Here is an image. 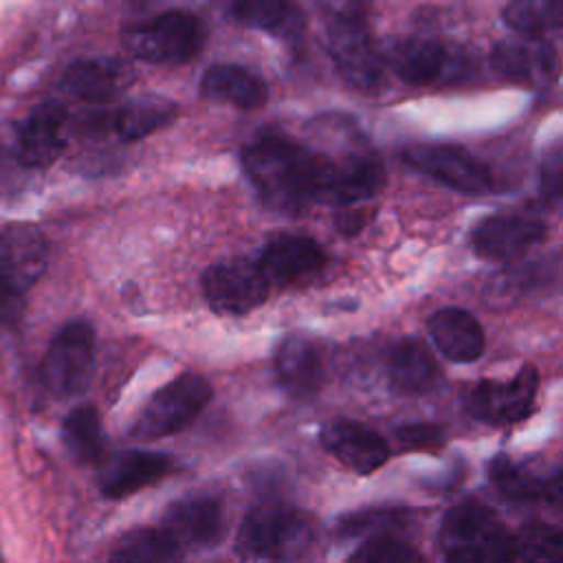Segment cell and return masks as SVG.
Here are the masks:
<instances>
[{
	"label": "cell",
	"instance_id": "1",
	"mask_svg": "<svg viewBox=\"0 0 563 563\" xmlns=\"http://www.w3.org/2000/svg\"><path fill=\"white\" fill-rule=\"evenodd\" d=\"M242 167L262 200L282 213H301L312 200L314 152L282 132H262L242 147Z\"/></svg>",
	"mask_w": 563,
	"mask_h": 563
},
{
	"label": "cell",
	"instance_id": "2",
	"mask_svg": "<svg viewBox=\"0 0 563 563\" xmlns=\"http://www.w3.org/2000/svg\"><path fill=\"white\" fill-rule=\"evenodd\" d=\"M314 539V521L301 508L282 501L253 506L235 537V552L249 561H284L301 556Z\"/></svg>",
	"mask_w": 563,
	"mask_h": 563
},
{
	"label": "cell",
	"instance_id": "3",
	"mask_svg": "<svg viewBox=\"0 0 563 563\" xmlns=\"http://www.w3.org/2000/svg\"><path fill=\"white\" fill-rule=\"evenodd\" d=\"M440 548L453 563H508L515 561L512 534L499 517L477 499L453 506L440 528Z\"/></svg>",
	"mask_w": 563,
	"mask_h": 563
},
{
	"label": "cell",
	"instance_id": "4",
	"mask_svg": "<svg viewBox=\"0 0 563 563\" xmlns=\"http://www.w3.org/2000/svg\"><path fill=\"white\" fill-rule=\"evenodd\" d=\"M205 37V24L187 11H167L121 33L125 51L150 64H185L200 53Z\"/></svg>",
	"mask_w": 563,
	"mask_h": 563
},
{
	"label": "cell",
	"instance_id": "5",
	"mask_svg": "<svg viewBox=\"0 0 563 563\" xmlns=\"http://www.w3.org/2000/svg\"><path fill=\"white\" fill-rule=\"evenodd\" d=\"M385 183V165L374 152H347L339 156L314 152V202L347 207L376 196Z\"/></svg>",
	"mask_w": 563,
	"mask_h": 563
},
{
	"label": "cell",
	"instance_id": "6",
	"mask_svg": "<svg viewBox=\"0 0 563 563\" xmlns=\"http://www.w3.org/2000/svg\"><path fill=\"white\" fill-rule=\"evenodd\" d=\"M211 400V385L207 378L185 372L161 387L132 427V435L156 440L172 435L194 422Z\"/></svg>",
	"mask_w": 563,
	"mask_h": 563
},
{
	"label": "cell",
	"instance_id": "7",
	"mask_svg": "<svg viewBox=\"0 0 563 563\" xmlns=\"http://www.w3.org/2000/svg\"><path fill=\"white\" fill-rule=\"evenodd\" d=\"M365 22L367 18L330 15L328 48L343 81L356 90L372 92L385 79V62Z\"/></svg>",
	"mask_w": 563,
	"mask_h": 563
},
{
	"label": "cell",
	"instance_id": "8",
	"mask_svg": "<svg viewBox=\"0 0 563 563\" xmlns=\"http://www.w3.org/2000/svg\"><path fill=\"white\" fill-rule=\"evenodd\" d=\"M95 363V332L86 321H68L51 339L44 361L42 378L46 387L62 398L86 389Z\"/></svg>",
	"mask_w": 563,
	"mask_h": 563
},
{
	"label": "cell",
	"instance_id": "9",
	"mask_svg": "<svg viewBox=\"0 0 563 563\" xmlns=\"http://www.w3.org/2000/svg\"><path fill=\"white\" fill-rule=\"evenodd\" d=\"M402 161L411 169L466 196H482L493 189L490 169L455 145L416 143L402 150Z\"/></svg>",
	"mask_w": 563,
	"mask_h": 563
},
{
	"label": "cell",
	"instance_id": "10",
	"mask_svg": "<svg viewBox=\"0 0 563 563\" xmlns=\"http://www.w3.org/2000/svg\"><path fill=\"white\" fill-rule=\"evenodd\" d=\"M202 295L218 314L242 317L266 301L271 284L257 262L231 260L209 266L200 279Z\"/></svg>",
	"mask_w": 563,
	"mask_h": 563
},
{
	"label": "cell",
	"instance_id": "11",
	"mask_svg": "<svg viewBox=\"0 0 563 563\" xmlns=\"http://www.w3.org/2000/svg\"><path fill=\"white\" fill-rule=\"evenodd\" d=\"M539 389V372L523 365L510 380H479L466 400L468 413L488 424H512L530 416Z\"/></svg>",
	"mask_w": 563,
	"mask_h": 563
},
{
	"label": "cell",
	"instance_id": "12",
	"mask_svg": "<svg viewBox=\"0 0 563 563\" xmlns=\"http://www.w3.org/2000/svg\"><path fill=\"white\" fill-rule=\"evenodd\" d=\"M383 55L385 66L409 86H429L457 75V57L438 40L411 35L394 40Z\"/></svg>",
	"mask_w": 563,
	"mask_h": 563
},
{
	"label": "cell",
	"instance_id": "13",
	"mask_svg": "<svg viewBox=\"0 0 563 563\" xmlns=\"http://www.w3.org/2000/svg\"><path fill=\"white\" fill-rule=\"evenodd\" d=\"M548 238V227L528 216H490L473 229V251L488 262H512Z\"/></svg>",
	"mask_w": 563,
	"mask_h": 563
},
{
	"label": "cell",
	"instance_id": "14",
	"mask_svg": "<svg viewBox=\"0 0 563 563\" xmlns=\"http://www.w3.org/2000/svg\"><path fill=\"white\" fill-rule=\"evenodd\" d=\"M328 264V255L321 244L308 235L277 233L260 253L257 266L268 284L288 286L299 279H308Z\"/></svg>",
	"mask_w": 563,
	"mask_h": 563
},
{
	"label": "cell",
	"instance_id": "15",
	"mask_svg": "<svg viewBox=\"0 0 563 563\" xmlns=\"http://www.w3.org/2000/svg\"><path fill=\"white\" fill-rule=\"evenodd\" d=\"M48 264V242L31 224H11L0 233V277L20 292L31 290Z\"/></svg>",
	"mask_w": 563,
	"mask_h": 563
},
{
	"label": "cell",
	"instance_id": "16",
	"mask_svg": "<svg viewBox=\"0 0 563 563\" xmlns=\"http://www.w3.org/2000/svg\"><path fill=\"white\" fill-rule=\"evenodd\" d=\"M321 444L358 475H369L389 460L387 440L358 420H330L321 429Z\"/></svg>",
	"mask_w": 563,
	"mask_h": 563
},
{
	"label": "cell",
	"instance_id": "17",
	"mask_svg": "<svg viewBox=\"0 0 563 563\" xmlns=\"http://www.w3.org/2000/svg\"><path fill=\"white\" fill-rule=\"evenodd\" d=\"M161 528L180 548H209L224 534V508L216 497H187L165 510Z\"/></svg>",
	"mask_w": 563,
	"mask_h": 563
},
{
	"label": "cell",
	"instance_id": "18",
	"mask_svg": "<svg viewBox=\"0 0 563 563\" xmlns=\"http://www.w3.org/2000/svg\"><path fill=\"white\" fill-rule=\"evenodd\" d=\"M66 123L68 112L57 101H44L35 106L26 121L20 125L18 154L26 167L53 165L66 147Z\"/></svg>",
	"mask_w": 563,
	"mask_h": 563
},
{
	"label": "cell",
	"instance_id": "19",
	"mask_svg": "<svg viewBox=\"0 0 563 563\" xmlns=\"http://www.w3.org/2000/svg\"><path fill=\"white\" fill-rule=\"evenodd\" d=\"M134 81V70L119 57H86L73 62L62 75V88L90 103L119 97Z\"/></svg>",
	"mask_w": 563,
	"mask_h": 563
},
{
	"label": "cell",
	"instance_id": "20",
	"mask_svg": "<svg viewBox=\"0 0 563 563\" xmlns=\"http://www.w3.org/2000/svg\"><path fill=\"white\" fill-rule=\"evenodd\" d=\"M174 468L169 455L156 451H121L112 455L99 475V488L110 499H123L161 477H165Z\"/></svg>",
	"mask_w": 563,
	"mask_h": 563
},
{
	"label": "cell",
	"instance_id": "21",
	"mask_svg": "<svg viewBox=\"0 0 563 563\" xmlns=\"http://www.w3.org/2000/svg\"><path fill=\"white\" fill-rule=\"evenodd\" d=\"M275 369L282 387L292 398L314 396L325 378L321 347L306 334H288L275 354Z\"/></svg>",
	"mask_w": 563,
	"mask_h": 563
},
{
	"label": "cell",
	"instance_id": "22",
	"mask_svg": "<svg viewBox=\"0 0 563 563\" xmlns=\"http://www.w3.org/2000/svg\"><path fill=\"white\" fill-rule=\"evenodd\" d=\"M490 64L510 81H545L556 70V51L543 37L523 35L521 40H501L495 44Z\"/></svg>",
	"mask_w": 563,
	"mask_h": 563
},
{
	"label": "cell",
	"instance_id": "23",
	"mask_svg": "<svg viewBox=\"0 0 563 563\" xmlns=\"http://www.w3.org/2000/svg\"><path fill=\"white\" fill-rule=\"evenodd\" d=\"M427 328L438 350L455 363H471L484 352L486 336L482 323L462 308H442L433 312Z\"/></svg>",
	"mask_w": 563,
	"mask_h": 563
},
{
	"label": "cell",
	"instance_id": "24",
	"mask_svg": "<svg viewBox=\"0 0 563 563\" xmlns=\"http://www.w3.org/2000/svg\"><path fill=\"white\" fill-rule=\"evenodd\" d=\"M200 92L211 101H222L242 110H253L266 103L268 86L253 70L235 64H216L205 70Z\"/></svg>",
	"mask_w": 563,
	"mask_h": 563
},
{
	"label": "cell",
	"instance_id": "25",
	"mask_svg": "<svg viewBox=\"0 0 563 563\" xmlns=\"http://www.w3.org/2000/svg\"><path fill=\"white\" fill-rule=\"evenodd\" d=\"M231 15L273 37L295 40L306 26V15L295 0H233Z\"/></svg>",
	"mask_w": 563,
	"mask_h": 563
},
{
	"label": "cell",
	"instance_id": "26",
	"mask_svg": "<svg viewBox=\"0 0 563 563\" xmlns=\"http://www.w3.org/2000/svg\"><path fill=\"white\" fill-rule=\"evenodd\" d=\"M389 380L405 394H422L438 380L440 367L433 354L416 339L400 341L389 356Z\"/></svg>",
	"mask_w": 563,
	"mask_h": 563
},
{
	"label": "cell",
	"instance_id": "27",
	"mask_svg": "<svg viewBox=\"0 0 563 563\" xmlns=\"http://www.w3.org/2000/svg\"><path fill=\"white\" fill-rule=\"evenodd\" d=\"M62 440L77 462H99L106 453V433L99 411L92 405H79L70 409L62 422Z\"/></svg>",
	"mask_w": 563,
	"mask_h": 563
},
{
	"label": "cell",
	"instance_id": "28",
	"mask_svg": "<svg viewBox=\"0 0 563 563\" xmlns=\"http://www.w3.org/2000/svg\"><path fill=\"white\" fill-rule=\"evenodd\" d=\"M176 117V106L163 97H143L125 103L112 117V128L123 141H141L165 128Z\"/></svg>",
	"mask_w": 563,
	"mask_h": 563
},
{
	"label": "cell",
	"instance_id": "29",
	"mask_svg": "<svg viewBox=\"0 0 563 563\" xmlns=\"http://www.w3.org/2000/svg\"><path fill=\"white\" fill-rule=\"evenodd\" d=\"M180 556L183 548L163 528H134L108 554L110 561L119 563H165Z\"/></svg>",
	"mask_w": 563,
	"mask_h": 563
},
{
	"label": "cell",
	"instance_id": "30",
	"mask_svg": "<svg viewBox=\"0 0 563 563\" xmlns=\"http://www.w3.org/2000/svg\"><path fill=\"white\" fill-rule=\"evenodd\" d=\"M563 0H510L504 7V22L521 35L543 37L559 31Z\"/></svg>",
	"mask_w": 563,
	"mask_h": 563
},
{
	"label": "cell",
	"instance_id": "31",
	"mask_svg": "<svg viewBox=\"0 0 563 563\" xmlns=\"http://www.w3.org/2000/svg\"><path fill=\"white\" fill-rule=\"evenodd\" d=\"M488 477L497 493L510 504L526 506L543 499V482H539L528 468L506 455H497L490 460Z\"/></svg>",
	"mask_w": 563,
	"mask_h": 563
},
{
	"label": "cell",
	"instance_id": "32",
	"mask_svg": "<svg viewBox=\"0 0 563 563\" xmlns=\"http://www.w3.org/2000/svg\"><path fill=\"white\" fill-rule=\"evenodd\" d=\"M512 554L515 561H559L563 554V534L556 526L530 521L512 534Z\"/></svg>",
	"mask_w": 563,
	"mask_h": 563
},
{
	"label": "cell",
	"instance_id": "33",
	"mask_svg": "<svg viewBox=\"0 0 563 563\" xmlns=\"http://www.w3.org/2000/svg\"><path fill=\"white\" fill-rule=\"evenodd\" d=\"M409 521V510L405 508H369L361 512H350L339 521V532L343 537L358 534H380L400 530Z\"/></svg>",
	"mask_w": 563,
	"mask_h": 563
},
{
	"label": "cell",
	"instance_id": "34",
	"mask_svg": "<svg viewBox=\"0 0 563 563\" xmlns=\"http://www.w3.org/2000/svg\"><path fill=\"white\" fill-rule=\"evenodd\" d=\"M350 561L356 563H418L422 561V554L409 545L405 539L391 534V532H380V534H369V541H365L352 556Z\"/></svg>",
	"mask_w": 563,
	"mask_h": 563
},
{
	"label": "cell",
	"instance_id": "35",
	"mask_svg": "<svg viewBox=\"0 0 563 563\" xmlns=\"http://www.w3.org/2000/svg\"><path fill=\"white\" fill-rule=\"evenodd\" d=\"M396 438L405 449L431 451L444 444V431L433 422H409L396 429Z\"/></svg>",
	"mask_w": 563,
	"mask_h": 563
},
{
	"label": "cell",
	"instance_id": "36",
	"mask_svg": "<svg viewBox=\"0 0 563 563\" xmlns=\"http://www.w3.org/2000/svg\"><path fill=\"white\" fill-rule=\"evenodd\" d=\"M24 292L15 290L0 277V323H15L24 310Z\"/></svg>",
	"mask_w": 563,
	"mask_h": 563
},
{
	"label": "cell",
	"instance_id": "37",
	"mask_svg": "<svg viewBox=\"0 0 563 563\" xmlns=\"http://www.w3.org/2000/svg\"><path fill=\"white\" fill-rule=\"evenodd\" d=\"M561 154L559 150L552 152L550 158H545V165H543V176H541V194L552 200V202H559L561 198Z\"/></svg>",
	"mask_w": 563,
	"mask_h": 563
},
{
	"label": "cell",
	"instance_id": "38",
	"mask_svg": "<svg viewBox=\"0 0 563 563\" xmlns=\"http://www.w3.org/2000/svg\"><path fill=\"white\" fill-rule=\"evenodd\" d=\"M319 4L330 15H350V18H367V2L365 0H319Z\"/></svg>",
	"mask_w": 563,
	"mask_h": 563
},
{
	"label": "cell",
	"instance_id": "39",
	"mask_svg": "<svg viewBox=\"0 0 563 563\" xmlns=\"http://www.w3.org/2000/svg\"><path fill=\"white\" fill-rule=\"evenodd\" d=\"M367 218H369V216L365 213V209H352V211H341L334 222H336V229H339L341 233L352 235V233H358V231L365 227Z\"/></svg>",
	"mask_w": 563,
	"mask_h": 563
},
{
	"label": "cell",
	"instance_id": "40",
	"mask_svg": "<svg viewBox=\"0 0 563 563\" xmlns=\"http://www.w3.org/2000/svg\"><path fill=\"white\" fill-rule=\"evenodd\" d=\"M136 2H145V0H136Z\"/></svg>",
	"mask_w": 563,
	"mask_h": 563
}]
</instances>
